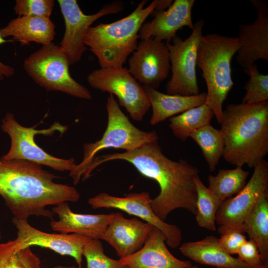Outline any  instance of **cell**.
Listing matches in <instances>:
<instances>
[{"mask_svg": "<svg viewBox=\"0 0 268 268\" xmlns=\"http://www.w3.org/2000/svg\"><path fill=\"white\" fill-rule=\"evenodd\" d=\"M244 233L238 230L229 231L218 239L223 249L230 255L237 254L241 246L247 241Z\"/></svg>", "mask_w": 268, "mask_h": 268, "instance_id": "d6a6232c", "label": "cell"}, {"mask_svg": "<svg viewBox=\"0 0 268 268\" xmlns=\"http://www.w3.org/2000/svg\"><path fill=\"white\" fill-rule=\"evenodd\" d=\"M194 181L197 191L196 220L199 226L210 231L216 230L215 216L222 202L202 182L199 175Z\"/></svg>", "mask_w": 268, "mask_h": 268, "instance_id": "83f0119b", "label": "cell"}, {"mask_svg": "<svg viewBox=\"0 0 268 268\" xmlns=\"http://www.w3.org/2000/svg\"><path fill=\"white\" fill-rule=\"evenodd\" d=\"M52 268H77L74 266H57Z\"/></svg>", "mask_w": 268, "mask_h": 268, "instance_id": "8d00e7d4", "label": "cell"}, {"mask_svg": "<svg viewBox=\"0 0 268 268\" xmlns=\"http://www.w3.org/2000/svg\"><path fill=\"white\" fill-rule=\"evenodd\" d=\"M54 4V0H16L13 8L18 16L50 18Z\"/></svg>", "mask_w": 268, "mask_h": 268, "instance_id": "1f68e13d", "label": "cell"}, {"mask_svg": "<svg viewBox=\"0 0 268 268\" xmlns=\"http://www.w3.org/2000/svg\"><path fill=\"white\" fill-rule=\"evenodd\" d=\"M65 26L60 47L67 58L70 65L79 62L87 48L84 37L91 24L100 17L117 14L124 9L122 2L113 1L104 5L97 12L84 14L75 0H58Z\"/></svg>", "mask_w": 268, "mask_h": 268, "instance_id": "7c38bea8", "label": "cell"}, {"mask_svg": "<svg viewBox=\"0 0 268 268\" xmlns=\"http://www.w3.org/2000/svg\"><path fill=\"white\" fill-rule=\"evenodd\" d=\"M0 268H42L30 247L19 248L16 239L0 243Z\"/></svg>", "mask_w": 268, "mask_h": 268, "instance_id": "f1b7e54d", "label": "cell"}, {"mask_svg": "<svg viewBox=\"0 0 268 268\" xmlns=\"http://www.w3.org/2000/svg\"><path fill=\"white\" fill-rule=\"evenodd\" d=\"M58 178L31 161L0 159V196L17 218L35 216L53 220L54 214L47 206L78 201L80 196L77 189L55 183Z\"/></svg>", "mask_w": 268, "mask_h": 268, "instance_id": "7a4b0ae2", "label": "cell"}, {"mask_svg": "<svg viewBox=\"0 0 268 268\" xmlns=\"http://www.w3.org/2000/svg\"><path fill=\"white\" fill-rule=\"evenodd\" d=\"M108 122L101 139L85 143L83 146L82 161L70 171L69 176L74 185L81 179L86 169L96 154L108 148L131 150L150 142L158 141L159 137L155 131L144 132L135 127L125 115L116 101L114 95L110 94L106 103Z\"/></svg>", "mask_w": 268, "mask_h": 268, "instance_id": "8992f818", "label": "cell"}, {"mask_svg": "<svg viewBox=\"0 0 268 268\" xmlns=\"http://www.w3.org/2000/svg\"><path fill=\"white\" fill-rule=\"evenodd\" d=\"M249 174L242 167L233 169H219L215 176L208 177V189L221 202L237 194L246 185Z\"/></svg>", "mask_w": 268, "mask_h": 268, "instance_id": "484cf974", "label": "cell"}, {"mask_svg": "<svg viewBox=\"0 0 268 268\" xmlns=\"http://www.w3.org/2000/svg\"><path fill=\"white\" fill-rule=\"evenodd\" d=\"M52 212L59 220H51L50 226L55 232L76 234L90 239H102L114 213L110 214H80L73 212L67 202L54 205Z\"/></svg>", "mask_w": 268, "mask_h": 268, "instance_id": "ffe728a7", "label": "cell"}, {"mask_svg": "<svg viewBox=\"0 0 268 268\" xmlns=\"http://www.w3.org/2000/svg\"><path fill=\"white\" fill-rule=\"evenodd\" d=\"M257 14L254 22L241 24L237 37L239 47L236 60L244 70L258 60L268 61V2L250 0Z\"/></svg>", "mask_w": 268, "mask_h": 268, "instance_id": "2e32d148", "label": "cell"}, {"mask_svg": "<svg viewBox=\"0 0 268 268\" xmlns=\"http://www.w3.org/2000/svg\"><path fill=\"white\" fill-rule=\"evenodd\" d=\"M268 162L265 159L255 167L253 175L245 187L233 197L223 201L218 208L215 222L221 234L231 230L243 233V223L260 197L268 193Z\"/></svg>", "mask_w": 268, "mask_h": 268, "instance_id": "8fae6325", "label": "cell"}, {"mask_svg": "<svg viewBox=\"0 0 268 268\" xmlns=\"http://www.w3.org/2000/svg\"><path fill=\"white\" fill-rule=\"evenodd\" d=\"M166 241L164 233L153 226L140 249L120 260L125 268H188L192 265L174 257Z\"/></svg>", "mask_w": 268, "mask_h": 268, "instance_id": "ac0fdd59", "label": "cell"}, {"mask_svg": "<svg viewBox=\"0 0 268 268\" xmlns=\"http://www.w3.org/2000/svg\"><path fill=\"white\" fill-rule=\"evenodd\" d=\"M180 252L193 261L217 268H268L265 265L253 266L227 253L220 245L218 238L207 236L204 239L182 244Z\"/></svg>", "mask_w": 268, "mask_h": 268, "instance_id": "44dd1931", "label": "cell"}, {"mask_svg": "<svg viewBox=\"0 0 268 268\" xmlns=\"http://www.w3.org/2000/svg\"><path fill=\"white\" fill-rule=\"evenodd\" d=\"M153 227L136 217L128 219L121 212L114 213L102 240L112 246L120 258H124L141 248Z\"/></svg>", "mask_w": 268, "mask_h": 268, "instance_id": "e0dca14e", "label": "cell"}, {"mask_svg": "<svg viewBox=\"0 0 268 268\" xmlns=\"http://www.w3.org/2000/svg\"><path fill=\"white\" fill-rule=\"evenodd\" d=\"M222 157L236 166L254 167L268 153V100L230 104L223 111Z\"/></svg>", "mask_w": 268, "mask_h": 268, "instance_id": "3957f363", "label": "cell"}, {"mask_svg": "<svg viewBox=\"0 0 268 268\" xmlns=\"http://www.w3.org/2000/svg\"><path fill=\"white\" fill-rule=\"evenodd\" d=\"M172 0H157V3L151 15L155 16L157 14L167 9L173 3Z\"/></svg>", "mask_w": 268, "mask_h": 268, "instance_id": "d590c367", "label": "cell"}, {"mask_svg": "<svg viewBox=\"0 0 268 268\" xmlns=\"http://www.w3.org/2000/svg\"><path fill=\"white\" fill-rule=\"evenodd\" d=\"M151 201L149 193L146 192L130 193L125 197L101 193L89 198L88 203L94 209L116 208L140 218L160 229L166 237L168 246L172 248L179 247L182 239L181 229L159 219L152 210Z\"/></svg>", "mask_w": 268, "mask_h": 268, "instance_id": "4fadbf2b", "label": "cell"}, {"mask_svg": "<svg viewBox=\"0 0 268 268\" xmlns=\"http://www.w3.org/2000/svg\"><path fill=\"white\" fill-rule=\"evenodd\" d=\"M142 0L129 15L110 23L91 26L84 37V44L96 56L101 68L123 67L137 46L139 30L156 6L157 0L146 7Z\"/></svg>", "mask_w": 268, "mask_h": 268, "instance_id": "277c9868", "label": "cell"}, {"mask_svg": "<svg viewBox=\"0 0 268 268\" xmlns=\"http://www.w3.org/2000/svg\"><path fill=\"white\" fill-rule=\"evenodd\" d=\"M268 194L263 195L243 223V231L257 244L263 265L268 266Z\"/></svg>", "mask_w": 268, "mask_h": 268, "instance_id": "cb8c5ba5", "label": "cell"}, {"mask_svg": "<svg viewBox=\"0 0 268 268\" xmlns=\"http://www.w3.org/2000/svg\"><path fill=\"white\" fill-rule=\"evenodd\" d=\"M1 121V129L11 139L9 151L1 157V159L28 160L59 171H70L76 166L73 158L63 159L53 156L40 147L34 140L35 135L38 134L50 135L56 131L63 134L67 130V126L55 122L49 128L44 130H36V126L25 127L17 122L14 115L9 112Z\"/></svg>", "mask_w": 268, "mask_h": 268, "instance_id": "ba28073f", "label": "cell"}, {"mask_svg": "<svg viewBox=\"0 0 268 268\" xmlns=\"http://www.w3.org/2000/svg\"><path fill=\"white\" fill-rule=\"evenodd\" d=\"M0 33L3 38L11 37L21 46L31 42L47 45L53 42L56 34L55 24L50 18L28 16L12 19L0 29Z\"/></svg>", "mask_w": 268, "mask_h": 268, "instance_id": "7402d4cb", "label": "cell"}, {"mask_svg": "<svg viewBox=\"0 0 268 268\" xmlns=\"http://www.w3.org/2000/svg\"><path fill=\"white\" fill-rule=\"evenodd\" d=\"M68 60L59 45L51 42L43 45L23 62L27 74L48 91H60L77 98L90 100V92L75 80L69 71Z\"/></svg>", "mask_w": 268, "mask_h": 268, "instance_id": "52a82bcc", "label": "cell"}, {"mask_svg": "<svg viewBox=\"0 0 268 268\" xmlns=\"http://www.w3.org/2000/svg\"><path fill=\"white\" fill-rule=\"evenodd\" d=\"M194 0H175L171 6L154 16L150 21L143 23L139 30V38H153L170 42L177 31L184 26L193 30L192 9Z\"/></svg>", "mask_w": 268, "mask_h": 268, "instance_id": "d6986e66", "label": "cell"}, {"mask_svg": "<svg viewBox=\"0 0 268 268\" xmlns=\"http://www.w3.org/2000/svg\"><path fill=\"white\" fill-rule=\"evenodd\" d=\"M188 268H200L197 266H193L192 265L189 266Z\"/></svg>", "mask_w": 268, "mask_h": 268, "instance_id": "74e56055", "label": "cell"}, {"mask_svg": "<svg viewBox=\"0 0 268 268\" xmlns=\"http://www.w3.org/2000/svg\"><path fill=\"white\" fill-rule=\"evenodd\" d=\"M129 71L139 82L156 89L168 76L169 53L163 42L141 40L129 59Z\"/></svg>", "mask_w": 268, "mask_h": 268, "instance_id": "5bb4252c", "label": "cell"}, {"mask_svg": "<svg viewBox=\"0 0 268 268\" xmlns=\"http://www.w3.org/2000/svg\"><path fill=\"white\" fill-rule=\"evenodd\" d=\"M121 160L131 163L143 176L156 181L160 193L152 199L153 212L164 221L177 208L196 214L197 191L194 181L199 171L187 161H173L162 151L158 141L145 144L133 150L95 156L86 170L87 175L106 162Z\"/></svg>", "mask_w": 268, "mask_h": 268, "instance_id": "6da1fadb", "label": "cell"}, {"mask_svg": "<svg viewBox=\"0 0 268 268\" xmlns=\"http://www.w3.org/2000/svg\"><path fill=\"white\" fill-rule=\"evenodd\" d=\"M82 256L87 262V268H125L120 260L107 256L99 239H90L84 245Z\"/></svg>", "mask_w": 268, "mask_h": 268, "instance_id": "4dcf8cb0", "label": "cell"}, {"mask_svg": "<svg viewBox=\"0 0 268 268\" xmlns=\"http://www.w3.org/2000/svg\"><path fill=\"white\" fill-rule=\"evenodd\" d=\"M87 80L91 87L115 95L119 105L126 109L133 120L141 121L151 107L142 86L126 67H101L90 73Z\"/></svg>", "mask_w": 268, "mask_h": 268, "instance_id": "30bf717a", "label": "cell"}, {"mask_svg": "<svg viewBox=\"0 0 268 268\" xmlns=\"http://www.w3.org/2000/svg\"><path fill=\"white\" fill-rule=\"evenodd\" d=\"M191 137L200 147L209 170L214 171L223 156L224 142L221 131L210 124L192 133Z\"/></svg>", "mask_w": 268, "mask_h": 268, "instance_id": "4316f807", "label": "cell"}, {"mask_svg": "<svg viewBox=\"0 0 268 268\" xmlns=\"http://www.w3.org/2000/svg\"><path fill=\"white\" fill-rule=\"evenodd\" d=\"M239 47L237 37L213 33L202 36L197 50V66L202 71L207 90L205 104L220 124L223 103L234 85L231 62Z\"/></svg>", "mask_w": 268, "mask_h": 268, "instance_id": "5b68a950", "label": "cell"}, {"mask_svg": "<svg viewBox=\"0 0 268 268\" xmlns=\"http://www.w3.org/2000/svg\"><path fill=\"white\" fill-rule=\"evenodd\" d=\"M150 101L152 113L150 120L154 126L168 118L205 103L206 93L182 96L165 94L148 86H142Z\"/></svg>", "mask_w": 268, "mask_h": 268, "instance_id": "603a6c76", "label": "cell"}, {"mask_svg": "<svg viewBox=\"0 0 268 268\" xmlns=\"http://www.w3.org/2000/svg\"><path fill=\"white\" fill-rule=\"evenodd\" d=\"M237 254L238 255V258L248 264L253 266L263 265L258 246L252 240L245 242L239 248Z\"/></svg>", "mask_w": 268, "mask_h": 268, "instance_id": "836d02e7", "label": "cell"}, {"mask_svg": "<svg viewBox=\"0 0 268 268\" xmlns=\"http://www.w3.org/2000/svg\"><path fill=\"white\" fill-rule=\"evenodd\" d=\"M213 116L212 110L204 103L170 118L169 127L177 138L184 141L195 131L210 124Z\"/></svg>", "mask_w": 268, "mask_h": 268, "instance_id": "d4e9b609", "label": "cell"}, {"mask_svg": "<svg viewBox=\"0 0 268 268\" xmlns=\"http://www.w3.org/2000/svg\"><path fill=\"white\" fill-rule=\"evenodd\" d=\"M12 222L17 229L15 239L20 248L33 246L49 249L63 256L74 259L81 268L82 251L90 239L76 234L49 233L31 225L27 219L13 217Z\"/></svg>", "mask_w": 268, "mask_h": 268, "instance_id": "9a60e30c", "label": "cell"}, {"mask_svg": "<svg viewBox=\"0 0 268 268\" xmlns=\"http://www.w3.org/2000/svg\"><path fill=\"white\" fill-rule=\"evenodd\" d=\"M204 21L199 19L190 36L183 40L176 35L173 43L166 42L172 76L166 84L167 94L192 96L199 94L196 75L197 50L202 37Z\"/></svg>", "mask_w": 268, "mask_h": 268, "instance_id": "9c48e42d", "label": "cell"}, {"mask_svg": "<svg viewBox=\"0 0 268 268\" xmlns=\"http://www.w3.org/2000/svg\"><path fill=\"white\" fill-rule=\"evenodd\" d=\"M13 42L12 39L6 40L3 38L0 33V45L4 43ZM15 74L14 68L10 66L5 65L0 61V81L4 78L11 77Z\"/></svg>", "mask_w": 268, "mask_h": 268, "instance_id": "e575fe53", "label": "cell"}, {"mask_svg": "<svg viewBox=\"0 0 268 268\" xmlns=\"http://www.w3.org/2000/svg\"><path fill=\"white\" fill-rule=\"evenodd\" d=\"M244 71L250 78L244 86L246 92L242 103L251 104L268 101V74L261 73L255 64Z\"/></svg>", "mask_w": 268, "mask_h": 268, "instance_id": "f546056e", "label": "cell"}, {"mask_svg": "<svg viewBox=\"0 0 268 268\" xmlns=\"http://www.w3.org/2000/svg\"><path fill=\"white\" fill-rule=\"evenodd\" d=\"M1 233H0V239H1Z\"/></svg>", "mask_w": 268, "mask_h": 268, "instance_id": "f35d334b", "label": "cell"}]
</instances>
